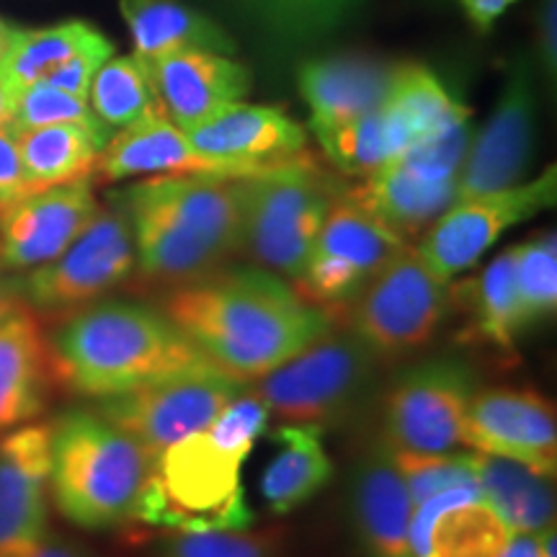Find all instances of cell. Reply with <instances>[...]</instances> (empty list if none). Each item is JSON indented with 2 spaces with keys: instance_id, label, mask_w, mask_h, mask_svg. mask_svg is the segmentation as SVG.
I'll return each instance as SVG.
<instances>
[{
  "instance_id": "1",
  "label": "cell",
  "mask_w": 557,
  "mask_h": 557,
  "mask_svg": "<svg viewBox=\"0 0 557 557\" xmlns=\"http://www.w3.org/2000/svg\"><path fill=\"white\" fill-rule=\"evenodd\" d=\"M171 320L209 364L235 382H256L331 331V318L267 269H218L176 284Z\"/></svg>"
},
{
  "instance_id": "2",
  "label": "cell",
  "mask_w": 557,
  "mask_h": 557,
  "mask_svg": "<svg viewBox=\"0 0 557 557\" xmlns=\"http://www.w3.org/2000/svg\"><path fill=\"white\" fill-rule=\"evenodd\" d=\"M137 267L158 282L184 284L212 274L240 253V178L218 173H163L116 194Z\"/></svg>"
},
{
  "instance_id": "3",
  "label": "cell",
  "mask_w": 557,
  "mask_h": 557,
  "mask_svg": "<svg viewBox=\"0 0 557 557\" xmlns=\"http://www.w3.org/2000/svg\"><path fill=\"white\" fill-rule=\"evenodd\" d=\"M50 346L58 385L99 400L209 364L163 312L122 299L73 312Z\"/></svg>"
},
{
  "instance_id": "4",
  "label": "cell",
  "mask_w": 557,
  "mask_h": 557,
  "mask_svg": "<svg viewBox=\"0 0 557 557\" xmlns=\"http://www.w3.org/2000/svg\"><path fill=\"white\" fill-rule=\"evenodd\" d=\"M158 457L103 416L73 410L52 423L50 496L75 527H122L135 519Z\"/></svg>"
},
{
  "instance_id": "5",
  "label": "cell",
  "mask_w": 557,
  "mask_h": 557,
  "mask_svg": "<svg viewBox=\"0 0 557 557\" xmlns=\"http://www.w3.org/2000/svg\"><path fill=\"white\" fill-rule=\"evenodd\" d=\"M240 253L287 278L302 276L325 214L338 197L308 156L240 178Z\"/></svg>"
},
{
  "instance_id": "6",
  "label": "cell",
  "mask_w": 557,
  "mask_h": 557,
  "mask_svg": "<svg viewBox=\"0 0 557 557\" xmlns=\"http://www.w3.org/2000/svg\"><path fill=\"white\" fill-rule=\"evenodd\" d=\"M240 468L207 431L181 438L160 451L135 519L176 532L248 529L256 513L246 504Z\"/></svg>"
},
{
  "instance_id": "7",
  "label": "cell",
  "mask_w": 557,
  "mask_h": 557,
  "mask_svg": "<svg viewBox=\"0 0 557 557\" xmlns=\"http://www.w3.org/2000/svg\"><path fill=\"white\" fill-rule=\"evenodd\" d=\"M374 351L357 333H325L295 359L256 380L250 393L269 416L297 426L336 421L359 398L372 374Z\"/></svg>"
},
{
  "instance_id": "8",
  "label": "cell",
  "mask_w": 557,
  "mask_h": 557,
  "mask_svg": "<svg viewBox=\"0 0 557 557\" xmlns=\"http://www.w3.org/2000/svg\"><path fill=\"white\" fill-rule=\"evenodd\" d=\"M406 246L403 235L338 191L295 292L329 318L348 312L372 276Z\"/></svg>"
},
{
  "instance_id": "9",
  "label": "cell",
  "mask_w": 557,
  "mask_h": 557,
  "mask_svg": "<svg viewBox=\"0 0 557 557\" xmlns=\"http://www.w3.org/2000/svg\"><path fill=\"white\" fill-rule=\"evenodd\" d=\"M137 269L132 225L120 205L99 207L83 233L58 259L21 276L34 312H78L122 287Z\"/></svg>"
},
{
  "instance_id": "10",
  "label": "cell",
  "mask_w": 557,
  "mask_h": 557,
  "mask_svg": "<svg viewBox=\"0 0 557 557\" xmlns=\"http://www.w3.org/2000/svg\"><path fill=\"white\" fill-rule=\"evenodd\" d=\"M238 395L240 382L214 364H201L103 398L96 413L160 455L181 438L207 431Z\"/></svg>"
},
{
  "instance_id": "11",
  "label": "cell",
  "mask_w": 557,
  "mask_h": 557,
  "mask_svg": "<svg viewBox=\"0 0 557 557\" xmlns=\"http://www.w3.org/2000/svg\"><path fill=\"white\" fill-rule=\"evenodd\" d=\"M447 282L406 246L372 276L348 312L374 354H406L429 344L447 312Z\"/></svg>"
},
{
  "instance_id": "12",
  "label": "cell",
  "mask_w": 557,
  "mask_h": 557,
  "mask_svg": "<svg viewBox=\"0 0 557 557\" xmlns=\"http://www.w3.org/2000/svg\"><path fill=\"white\" fill-rule=\"evenodd\" d=\"M557 199V173L513 184L508 189L457 199L447 212L431 222L426 238L416 250L444 282L468 271L506 230L532 220Z\"/></svg>"
},
{
  "instance_id": "13",
  "label": "cell",
  "mask_w": 557,
  "mask_h": 557,
  "mask_svg": "<svg viewBox=\"0 0 557 557\" xmlns=\"http://www.w3.org/2000/svg\"><path fill=\"white\" fill-rule=\"evenodd\" d=\"M470 372L457 361H429L395 382L385 403L387 447L449 451L462 444L472 400Z\"/></svg>"
},
{
  "instance_id": "14",
  "label": "cell",
  "mask_w": 557,
  "mask_h": 557,
  "mask_svg": "<svg viewBox=\"0 0 557 557\" xmlns=\"http://www.w3.org/2000/svg\"><path fill=\"white\" fill-rule=\"evenodd\" d=\"M462 444L480 455L517 459L555 478L557 421L553 403L527 387L483 389L470 400Z\"/></svg>"
},
{
  "instance_id": "15",
  "label": "cell",
  "mask_w": 557,
  "mask_h": 557,
  "mask_svg": "<svg viewBox=\"0 0 557 557\" xmlns=\"http://www.w3.org/2000/svg\"><path fill=\"white\" fill-rule=\"evenodd\" d=\"M96 212L99 201L90 178L29 191L0 212V269L26 274L54 261Z\"/></svg>"
},
{
  "instance_id": "16",
  "label": "cell",
  "mask_w": 557,
  "mask_h": 557,
  "mask_svg": "<svg viewBox=\"0 0 557 557\" xmlns=\"http://www.w3.org/2000/svg\"><path fill=\"white\" fill-rule=\"evenodd\" d=\"M532 137L534 90L527 65H519L508 78L498 107L483 132L470 139V148L457 173V199L519 184L532 156Z\"/></svg>"
},
{
  "instance_id": "17",
  "label": "cell",
  "mask_w": 557,
  "mask_h": 557,
  "mask_svg": "<svg viewBox=\"0 0 557 557\" xmlns=\"http://www.w3.org/2000/svg\"><path fill=\"white\" fill-rule=\"evenodd\" d=\"M145 62V60H143ZM169 120L189 132L250 90V73L225 52L184 50L145 62Z\"/></svg>"
},
{
  "instance_id": "18",
  "label": "cell",
  "mask_w": 557,
  "mask_h": 557,
  "mask_svg": "<svg viewBox=\"0 0 557 557\" xmlns=\"http://www.w3.org/2000/svg\"><path fill=\"white\" fill-rule=\"evenodd\" d=\"M513 529L483 498L478 487H449L413 508V557H498Z\"/></svg>"
},
{
  "instance_id": "19",
  "label": "cell",
  "mask_w": 557,
  "mask_h": 557,
  "mask_svg": "<svg viewBox=\"0 0 557 557\" xmlns=\"http://www.w3.org/2000/svg\"><path fill=\"white\" fill-rule=\"evenodd\" d=\"M194 148L259 173L305 156L308 135L292 116L274 107L230 103L199 127L186 132Z\"/></svg>"
},
{
  "instance_id": "20",
  "label": "cell",
  "mask_w": 557,
  "mask_h": 557,
  "mask_svg": "<svg viewBox=\"0 0 557 557\" xmlns=\"http://www.w3.org/2000/svg\"><path fill=\"white\" fill-rule=\"evenodd\" d=\"M52 423H29L0 438V545L47 534Z\"/></svg>"
},
{
  "instance_id": "21",
  "label": "cell",
  "mask_w": 557,
  "mask_h": 557,
  "mask_svg": "<svg viewBox=\"0 0 557 557\" xmlns=\"http://www.w3.org/2000/svg\"><path fill=\"white\" fill-rule=\"evenodd\" d=\"M96 173L107 184L135 176H163V173H218V176H250L235 163L212 158L194 148L184 129L169 120L165 111L145 116L109 137L107 148L96 160Z\"/></svg>"
},
{
  "instance_id": "22",
  "label": "cell",
  "mask_w": 557,
  "mask_h": 557,
  "mask_svg": "<svg viewBox=\"0 0 557 557\" xmlns=\"http://www.w3.org/2000/svg\"><path fill=\"white\" fill-rule=\"evenodd\" d=\"M54 385L50 336L24 305L0 323V434L45 413Z\"/></svg>"
},
{
  "instance_id": "23",
  "label": "cell",
  "mask_w": 557,
  "mask_h": 557,
  "mask_svg": "<svg viewBox=\"0 0 557 557\" xmlns=\"http://www.w3.org/2000/svg\"><path fill=\"white\" fill-rule=\"evenodd\" d=\"M395 67L364 58L312 60L299 67V94L310 109L312 129L351 122L387 101Z\"/></svg>"
},
{
  "instance_id": "24",
  "label": "cell",
  "mask_w": 557,
  "mask_h": 557,
  "mask_svg": "<svg viewBox=\"0 0 557 557\" xmlns=\"http://www.w3.org/2000/svg\"><path fill=\"white\" fill-rule=\"evenodd\" d=\"M346 194L406 238L421 233L455 205L457 178H429L400 160H389L369 173L359 189Z\"/></svg>"
},
{
  "instance_id": "25",
  "label": "cell",
  "mask_w": 557,
  "mask_h": 557,
  "mask_svg": "<svg viewBox=\"0 0 557 557\" xmlns=\"http://www.w3.org/2000/svg\"><path fill=\"white\" fill-rule=\"evenodd\" d=\"M357 524L367 553L372 557H413L410 553V504L387 444L364 459L357 475Z\"/></svg>"
},
{
  "instance_id": "26",
  "label": "cell",
  "mask_w": 557,
  "mask_h": 557,
  "mask_svg": "<svg viewBox=\"0 0 557 557\" xmlns=\"http://www.w3.org/2000/svg\"><path fill=\"white\" fill-rule=\"evenodd\" d=\"M13 135H16L26 181L32 191H37L90 178L96 160L107 148L111 129L101 122H67L13 132Z\"/></svg>"
},
{
  "instance_id": "27",
  "label": "cell",
  "mask_w": 557,
  "mask_h": 557,
  "mask_svg": "<svg viewBox=\"0 0 557 557\" xmlns=\"http://www.w3.org/2000/svg\"><path fill=\"white\" fill-rule=\"evenodd\" d=\"M122 13L135 54L145 62L184 50L233 52V41L212 18L173 0H122Z\"/></svg>"
},
{
  "instance_id": "28",
  "label": "cell",
  "mask_w": 557,
  "mask_h": 557,
  "mask_svg": "<svg viewBox=\"0 0 557 557\" xmlns=\"http://www.w3.org/2000/svg\"><path fill=\"white\" fill-rule=\"evenodd\" d=\"M475 468L480 493L513 529V534H537L542 529L555 527L553 478L517 459L480 455V451H475Z\"/></svg>"
},
{
  "instance_id": "29",
  "label": "cell",
  "mask_w": 557,
  "mask_h": 557,
  "mask_svg": "<svg viewBox=\"0 0 557 557\" xmlns=\"http://www.w3.org/2000/svg\"><path fill=\"white\" fill-rule=\"evenodd\" d=\"M278 451L263 472L261 493L274 513H289L315 496L333 478L331 457L320 442V426L278 429Z\"/></svg>"
},
{
  "instance_id": "30",
  "label": "cell",
  "mask_w": 557,
  "mask_h": 557,
  "mask_svg": "<svg viewBox=\"0 0 557 557\" xmlns=\"http://www.w3.org/2000/svg\"><path fill=\"white\" fill-rule=\"evenodd\" d=\"M385 109L408 137V148L418 139L434 137L470 120V111L444 88V83L431 70L421 65L395 67Z\"/></svg>"
},
{
  "instance_id": "31",
  "label": "cell",
  "mask_w": 557,
  "mask_h": 557,
  "mask_svg": "<svg viewBox=\"0 0 557 557\" xmlns=\"http://www.w3.org/2000/svg\"><path fill=\"white\" fill-rule=\"evenodd\" d=\"M315 135L331 163L351 176H369L408 150V137L387 114L385 103L351 122L318 129Z\"/></svg>"
},
{
  "instance_id": "32",
  "label": "cell",
  "mask_w": 557,
  "mask_h": 557,
  "mask_svg": "<svg viewBox=\"0 0 557 557\" xmlns=\"http://www.w3.org/2000/svg\"><path fill=\"white\" fill-rule=\"evenodd\" d=\"M107 39L99 29L86 24V21H65V24L50 26V29H16L9 52L0 62V73L9 78L16 88L41 83L52 75L70 58Z\"/></svg>"
},
{
  "instance_id": "33",
  "label": "cell",
  "mask_w": 557,
  "mask_h": 557,
  "mask_svg": "<svg viewBox=\"0 0 557 557\" xmlns=\"http://www.w3.org/2000/svg\"><path fill=\"white\" fill-rule=\"evenodd\" d=\"M88 107L109 129H124L163 111L150 81V70L137 54L109 58L96 70L88 88Z\"/></svg>"
},
{
  "instance_id": "34",
  "label": "cell",
  "mask_w": 557,
  "mask_h": 557,
  "mask_svg": "<svg viewBox=\"0 0 557 557\" xmlns=\"http://www.w3.org/2000/svg\"><path fill=\"white\" fill-rule=\"evenodd\" d=\"M472 320L478 336L498 348H511L519 333L529 329L519 302L513 248L496 256L472 282Z\"/></svg>"
},
{
  "instance_id": "35",
  "label": "cell",
  "mask_w": 557,
  "mask_h": 557,
  "mask_svg": "<svg viewBox=\"0 0 557 557\" xmlns=\"http://www.w3.org/2000/svg\"><path fill=\"white\" fill-rule=\"evenodd\" d=\"M389 449L395 468H398L403 483L408 487L410 504L421 506L423 500L434 498L436 493L449 491V487H478V468L475 451H410V449Z\"/></svg>"
},
{
  "instance_id": "36",
  "label": "cell",
  "mask_w": 557,
  "mask_h": 557,
  "mask_svg": "<svg viewBox=\"0 0 557 557\" xmlns=\"http://www.w3.org/2000/svg\"><path fill=\"white\" fill-rule=\"evenodd\" d=\"M517 256V289L527 325L553 315L557 305V240L542 233L513 248Z\"/></svg>"
},
{
  "instance_id": "37",
  "label": "cell",
  "mask_w": 557,
  "mask_h": 557,
  "mask_svg": "<svg viewBox=\"0 0 557 557\" xmlns=\"http://www.w3.org/2000/svg\"><path fill=\"white\" fill-rule=\"evenodd\" d=\"M278 529H218V532H176L165 542L163 557H276Z\"/></svg>"
},
{
  "instance_id": "38",
  "label": "cell",
  "mask_w": 557,
  "mask_h": 557,
  "mask_svg": "<svg viewBox=\"0 0 557 557\" xmlns=\"http://www.w3.org/2000/svg\"><path fill=\"white\" fill-rule=\"evenodd\" d=\"M67 122H99L90 111L86 99L65 94V90L50 86V83H34L18 90L16 114H13L11 132H26L50 124Z\"/></svg>"
},
{
  "instance_id": "39",
  "label": "cell",
  "mask_w": 557,
  "mask_h": 557,
  "mask_svg": "<svg viewBox=\"0 0 557 557\" xmlns=\"http://www.w3.org/2000/svg\"><path fill=\"white\" fill-rule=\"evenodd\" d=\"M269 418V408L263 406L253 393H246L243 398L238 395V398L214 418V423L207 429V434L212 436V442L218 444L222 451H227L230 457L246 462L256 438L263 434V429H267Z\"/></svg>"
},
{
  "instance_id": "40",
  "label": "cell",
  "mask_w": 557,
  "mask_h": 557,
  "mask_svg": "<svg viewBox=\"0 0 557 557\" xmlns=\"http://www.w3.org/2000/svg\"><path fill=\"white\" fill-rule=\"evenodd\" d=\"M354 0H256L263 16L282 32L310 34L336 24Z\"/></svg>"
},
{
  "instance_id": "41",
  "label": "cell",
  "mask_w": 557,
  "mask_h": 557,
  "mask_svg": "<svg viewBox=\"0 0 557 557\" xmlns=\"http://www.w3.org/2000/svg\"><path fill=\"white\" fill-rule=\"evenodd\" d=\"M109 58H114V45H111L109 39H101L75 54V58H70L65 65H60L41 83H50V86L65 90V94H73L78 96V99L88 101L90 81H94L96 70H99Z\"/></svg>"
},
{
  "instance_id": "42",
  "label": "cell",
  "mask_w": 557,
  "mask_h": 557,
  "mask_svg": "<svg viewBox=\"0 0 557 557\" xmlns=\"http://www.w3.org/2000/svg\"><path fill=\"white\" fill-rule=\"evenodd\" d=\"M29 191L32 186L26 181L24 163H21L16 135L9 127L0 129V212L16 205Z\"/></svg>"
},
{
  "instance_id": "43",
  "label": "cell",
  "mask_w": 557,
  "mask_h": 557,
  "mask_svg": "<svg viewBox=\"0 0 557 557\" xmlns=\"http://www.w3.org/2000/svg\"><path fill=\"white\" fill-rule=\"evenodd\" d=\"M0 557H94L86 547L75 545V542L52 537L50 532L34 540L11 542V545H0Z\"/></svg>"
},
{
  "instance_id": "44",
  "label": "cell",
  "mask_w": 557,
  "mask_h": 557,
  "mask_svg": "<svg viewBox=\"0 0 557 557\" xmlns=\"http://www.w3.org/2000/svg\"><path fill=\"white\" fill-rule=\"evenodd\" d=\"M557 3L555 0H542L540 9V52H542V65L549 70V75L555 73L557 65V37H555V21H557Z\"/></svg>"
},
{
  "instance_id": "45",
  "label": "cell",
  "mask_w": 557,
  "mask_h": 557,
  "mask_svg": "<svg viewBox=\"0 0 557 557\" xmlns=\"http://www.w3.org/2000/svg\"><path fill=\"white\" fill-rule=\"evenodd\" d=\"M459 3H462V9L472 24L480 32H487L519 0H459Z\"/></svg>"
},
{
  "instance_id": "46",
  "label": "cell",
  "mask_w": 557,
  "mask_h": 557,
  "mask_svg": "<svg viewBox=\"0 0 557 557\" xmlns=\"http://www.w3.org/2000/svg\"><path fill=\"white\" fill-rule=\"evenodd\" d=\"M24 292H21V276L9 274V271L0 269V323L16 312L18 308H24Z\"/></svg>"
},
{
  "instance_id": "47",
  "label": "cell",
  "mask_w": 557,
  "mask_h": 557,
  "mask_svg": "<svg viewBox=\"0 0 557 557\" xmlns=\"http://www.w3.org/2000/svg\"><path fill=\"white\" fill-rule=\"evenodd\" d=\"M498 557H545L537 534H513Z\"/></svg>"
},
{
  "instance_id": "48",
  "label": "cell",
  "mask_w": 557,
  "mask_h": 557,
  "mask_svg": "<svg viewBox=\"0 0 557 557\" xmlns=\"http://www.w3.org/2000/svg\"><path fill=\"white\" fill-rule=\"evenodd\" d=\"M18 90L13 83L0 73V129L11 127L13 114H16V101H18Z\"/></svg>"
},
{
  "instance_id": "49",
  "label": "cell",
  "mask_w": 557,
  "mask_h": 557,
  "mask_svg": "<svg viewBox=\"0 0 557 557\" xmlns=\"http://www.w3.org/2000/svg\"><path fill=\"white\" fill-rule=\"evenodd\" d=\"M13 37H16V29H13V26H9L3 18H0V62H3L5 52H9Z\"/></svg>"
}]
</instances>
